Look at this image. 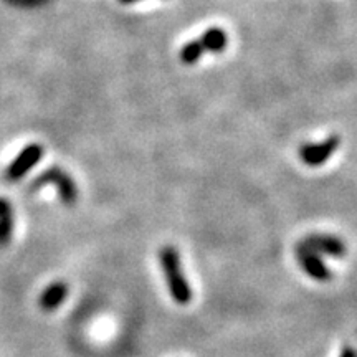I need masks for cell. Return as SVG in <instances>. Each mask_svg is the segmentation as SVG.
Masks as SVG:
<instances>
[{
	"label": "cell",
	"instance_id": "obj_1",
	"mask_svg": "<svg viewBox=\"0 0 357 357\" xmlns=\"http://www.w3.org/2000/svg\"><path fill=\"white\" fill-rule=\"evenodd\" d=\"M159 261L174 301L182 306L189 305L192 300V289L184 271H182L181 257H178L177 250L174 247H164L159 252Z\"/></svg>",
	"mask_w": 357,
	"mask_h": 357
},
{
	"label": "cell",
	"instance_id": "obj_2",
	"mask_svg": "<svg viewBox=\"0 0 357 357\" xmlns=\"http://www.w3.org/2000/svg\"><path fill=\"white\" fill-rule=\"evenodd\" d=\"M43 185H53L60 195V200L65 205H73L78 199V189L75 185L73 178L66 174L63 169L60 167H50L47 169L42 176L35 178L33 187H43Z\"/></svg>",
	"mask_w": 357,
	"mask_h": 357
},
{
	"label": "cell",
	"instance_id": "obj_3",
	"mask_svg": "<svg viewBox=\"0 0 357 357\" xmlns=\"http://www.w3.org/2000/svg\"><path fill=\"white\" fill-rule=\"evenodd\" d=\"M303 247L318 253V255H329L334 258H342L347 253L346 243L336 235L328 234H311L301 240Z\"/></svg>",
	"mask_w": 357,
	"mask_h": 357
},
{
	"label": "cell",
	"instance_id": "obj_4",
	"mask_svg": "<svg viewBox=\"0 0 357 357\" xmlns=\"http://www.w3.org/2000/svg\"><path fill=\"white\" fill-rule=\"evenodd\" d=\"M43 158V147L40 144H30L26 146L22 153L17 155L15 160L8 166L6 177L7 181L17 182L22 177H25L32 169L40 162V159Z\"/></svg>",
	"mask_w": 357,
	"mask_h": 357
},
{
	"label": "cell",
	"instance_id": "obj_5",
	"mask_svg": "<svg viewBox=\"0 0 357 357\" xmlns=\"http://www.w3.org/2000/svg\"><path fill=\"white\" fill-rule=\"evenodd\" d=\"M339 147V137L331 136L321 142H312V144H305L300 147V159L306 166L316 167L324 164L331 155L336 153Z\"/></svg>",
	"mask_w": 357,
	"mask_h": 357
},
{
	"label": "cell",
	"instance_id": "obj_6",
	"mask_svg": "<svg viewBox=\"0 0 357 357\" xmlns=\"http://www.w3.org/2000/svg\"><path fill=\"white\" fill-rule=\"evenodd\" d=\"M296 258H298V263H300V266L303 268V271H305L306 275H310L312 280L323 281L324 283V281H329L333 278L331 270L324 265L321 255L305 248L300 243H298L296 247Z\"/></svg>",
	"mask_w": 357,
	"mask_h": 357
},
{
	"label": "cell",
	"instance_id": "obj_7",
	"mask_svg": "<svg viewBox=\"0 0 357 357\" xmlns=\"http://www.w3.org/2000/svg\"><path fill=\"white\" fill-rule=\"evenodd\" d=\"M68 284L63 283V281H53V283L48 284V287L43 289V293L40 294L38 305L45 312L56 311L58 307L63 305L66 298H68Z\"/></svg>",
	"mask_w": 357,
	"mask_h": 357
},
{
	"label": "cell",
	"instance_id": "obj_8",
	"mask_svg": "<svg viewBox=\"0 0 357 357\" xmlns=\"http://www.w3.org/2000/svg\"><path fill=\"white\" fill-rule=\"evenodd\" d=\"M13 230H15V215L7 199L0 197V247H7L10 243Z\"/></svg>",
	"mask_w": 357,
	"mask_h": 357
},
{
	"label": "cell",
	"instance_id": "obj_9",
	"mask_svg": "<svg viewBox=\"0 0 357 357\" xmlns=\"http://www.w3.org/2000/svg\"><path fill=\"white\" fill-rule=\"evenodd\" d=\"M200 43H202L204 50L212 52V53H220L227 48V43H229V37L223 32L222 29H208L207 32H204L202 37L199 38Z\"/></svg>",
	"mask_w": 357,
	"mask_h": 357
},
{
	"label": "cell",
	"instance_id": "obj_10",
	"mask_svg": "<svg viewBox=\"0 0 357 357\" xmlns=\"http://www.w3.org/2000/svg\"><path fill=\"white\" fill-rule=\"evenodd\" d=\"M204 47L200 43V40H192V42L185 43L184 47L181 48V60L182 63L185 65H194L195 61H199L204 55Z\"/></svg>",
	"mask_w": 357,
	"mask_h": 357
},
{
	"label": "cell",
	"instance_id": "obj_11",
	"mask_svg": "<svg viewBox=\"0 0 357 357\" xmlns=\"http://www.w3.org/2000/svg\"><path fill=\"white\" fill-rule=\"evenodd\" d=\"M341 357H357V352H356L354 347L344 346V347H342V351H341Z\"/></svg>",
	"mask_w": 357,
	"mask_h": 357
},
{
	"label": "cell",
	"instance_id": "obj_12",
	"mask_svg": "<svg viewBox=\"0 0 357 357\" xmlns=\"http://www.w3.org/2000/svg\"><path fill=\"white\" fill-rule=\"evenodd\" d=\"M123 3H134V2H139V0H119Z\"/></svg>",
	"mask_w": 357,
	"mask_h": 357
}]
</instances>
